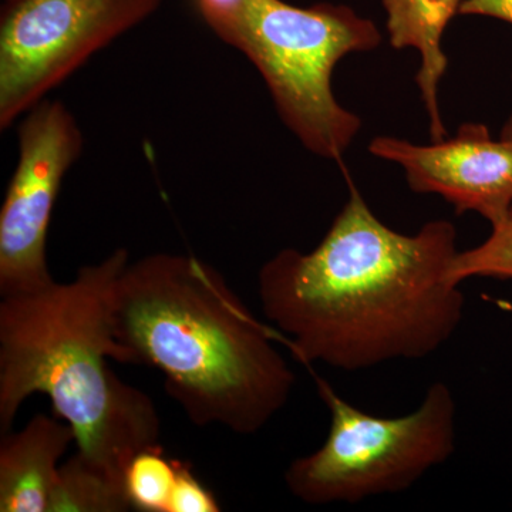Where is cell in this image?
<instances>
[{"mask_svg": "<svg viewBox=\"0 0 512 512\" xmlns=\"http://www.w3.org/2000/svg\"><path fill=\"white\" fill-rule=\"evenodd\" d=\"M181 466L183 461L165 456L160 444L134 454L124 474L131 510L168 512Z\"/></svg>", "mask_w": 512, "mask_h": 512, "instance_id": "12", "label": "cell"}, {"mask_svg": "<svg viewBox=\"0 0 512 512\" xmlns=\"http://www.w3.org/2000/svg\"><path fill=\"white\" fill-rule=\"evenodd\" d=\"M380 42L375 22L349 6L254 0L234 49L264 77L279 116L303 147L340 161L362 120L336 100L333 70L343 57L375 50Z\"/></svg>", "mask_w": 512, "mask_h": 512, "instance_id": "4", "label": "cell"}, {"mask_svg": "<svg viewBox=\"0 0 512 512\" xmlns=\"http://www.w3.org/2000/svg\"><path fill=\"white\" fill-rule=\"evenodd\" d=\"M316 386L332 417L328 437L285 473L289 491L303 503L356 504L400 493L456 450L457 406L446 383L431 384L419 409L402 417L365 413L318 376Z\"/></svg>", "mask_w": 512, "mask_h": 512, "instance_id": "5", "label": "cell"}, {"mask_svg": "<svg viewBox=\"0 0 512 512\" xmlns=\"http://www.w3.org/2000/svg\"><path fill=\"white\" fill-rule=\"evenodd\" d=\"M84 138L72 111L43 100L18 127V164L0 210V295L40 291L55 282L46 259L57 195Z\"/></svg>", "mask_w": 512, "mask_h": 512, "instance_id": "7", "label": "cell"}, {"mask_svg": "<svg viewBox=\"0 0 512 512\" xmlns=\"http://www.w3.org/2000/svg\"><path fill=\"white\" fill-rule=\"evenodd\" d=\"M457 254L450 221L400 234L350 183L348 201L318 247L284 249L262 266L259 299L305 365L355 372L424 359L463 319L464 296L450 278Z\"/></svg>", "mask_w": 512, "mask_h": 512, "instance_id": "1", "label": "cell"}, {"mask_svg": "<svg viewBox=\"0 0 512 512\" xmlns=\"http://www.w3.org/2000/svg\"><path fill=\"white\" fill-rule=\"evenodd\" d=\"M464 0H383L387 13L390 45L397 50L420 53L416 82L429 116L431 141L447 136L441 117L439 89L447 72L448 59L443 36L450 20L460 13Z\"/></svg>", "mask_w": 512, "mask_h": 512, "instance_id": "10", "label": "cell"}, {"mask_svg": "<svg viewBox=\"0 0 512 512\" xmlns=\"http://www.w3.org/2000/svg\"><path fill=\"white\" fill-rule=\"evenodd\" d=\"M254 0H197L198 10L208 28L222 42L234 47Z\"/></svg>", "mask_w": 512, "mask_h": 512, "instance_id": "14", "label": "cell"}, {"mask_svg": "<svg viewBox=\"0 0 512 512\" xmlns=\"http://www.w3.org/2000/svg\"><path fill=\"white\" fill-rule=\"evenodd\" d=\"M74 441L66 421L36 414L0 440V511L49 512L60 460Z\"/></svg>", "mask_w": 512, "mask_h": 512, "instance_id": "9", "label": "cell"}, {"mask_svg": "<svg viewBox=\"0 0 512 512\" xmlns=\"http://www.w3.org/2000/svg\"><path fill=\"white\" fill-rule=\"evenodd\" d=\"M114 332L131 365L154 367L197 426L258 433L284 409L295 375L224 276L194 255L128 262L113 298Z\"/></svg>", "mask_w": 512, "mask_h": 512, "instance_id": "2", "label": "cell"}, {"mask_svg": "<svg viewBox=\"0 0 512 512\" xmlns=\"http://www.w3.org/2000/svg\"><path fill=\"white\" fill-rule=\"evenodd\" d=\"M161 0H5L0 16V128L8 130Z\"/></svg>", "mask_w": 512, "mask_h": 512, "instance_id": "6", "label": "cell"}, {"mask_svg": "<svg viewBox=\"0 0 512 512\" xmlns=\"http://www.w3.org/2000/svg\"><path fill=\"white\" fill-rule=\"evenodd\" d=\"M507 222H512V210H511V212H510V217H508Z\"/></svg>", "mask_w": 512, "mask_h": 512, "instance_id": "18", "label": "cell"}, {"mask_svg": "<svg viewBox=\"0 0 512 512\" xmlns=\"http://www.w3.org/2000/svg\"><path fill=\"white\" fill-rule=\"evenodd\" d=\"M126 488L100 468L74 454L60 464L49 512L130 511Z\"/></svg>", "mask_w": 512, "mask_h": 512, "instance_id": "11", "label": "cell"}, {"mask_svg": "<svg viewBox=\"0 0 512 512\" xmlns=\"http://www.w3.org/2000/svg\"><path fill=\"white\" fill-rule=\"evenodd\" d=\"M221 511L215 495L192 473L190 466L183 463L168 512H218Z\"/></svg>", "mask_w": 512, "mask_h": 512, "instance_id": "15", "label": "cell"}, {"mask_svg": "<svg viewBox=\"0 0 512 512\" xmlns=\"http://www.w3.org/2000/svg\"><path fill=\"white\" fill-rule=\"evenodd\" d=\"M460 15L485 16L512 25V0H464Z\"/></svg>", "mask_w": 512, "mask_h": 512, "instance_id": "16", "label": "cell"}, {"mask_svg": "<svg viewBox=\"0 0 512 512\" xmlns=\"http://www.w3.org/2000/svg\"><path fill=\"white\" fill-rule=\"evenodd\" d=\"M501 137L512 138V113L508 117L507 123L504 124L503 131H501Z\"/></svg>", "mask_w": 512, "mask_h": 512, "instance_id": "17", "label": "cell"}, {"mask_svg": "<svg viewBox=\"0 0 512 512\" xmlns=\"http://www.w3.org/2000/svg\"><path fill=\"white\" fill-rule=\"evenodd\" d=\"M450 278L457 285L470 278L512 281V222L494 227L478 247L458 252L451 264Z\"/></svg>", "mask_w": 512, "mask_h": 512, "instance_id": "13", "label": "cell"}, {"mask_svg": "<svg viewBox=\"0 0 512 512\" xmlns=\"http://www.w3.org/2000/svg\"><path fill=\"white\" fill-rule=\"evenodd\" d=\"M370 154L400 165L421 194H439L458 214L477 212L498 227L512 210V138L494 140L484 124L467 123L457 136L429 146L402 138L376 137Z\"/></svg>", "mask_w": 512, "mask_h": 512, "instance_id": "8", "label": "cell"}, {"mask_svg": "<svg viewBox=\"0 0 512 512\" xmlns=\"http://www.w3.org/2000/svg\"><path fill=\"white\" fill-rule=\"evenodd\" d=\"M130 262L117 249L70 282L0 302V433L20 407L45 394L74 431L77 453L124 487L131 458L160 444L156 404L111 372L130 363L114 332V289ZM126 488V487H124Z\"/></svg>", "mask_w": 512, "mask_h": 512, "instance_id": "3", "label": "cell"}]
</instances>
